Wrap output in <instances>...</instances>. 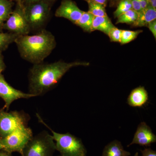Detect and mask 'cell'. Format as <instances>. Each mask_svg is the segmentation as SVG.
Listing matches in <instances>:
<instances>
[{
	"label": "cell",
	"mask_w": 156,
	"mask_h": 156,
	"mask_svg": "<svg viewBox=\"0 0 156 156\" xmlns=\"http://www.w3.org/2000/svg\"><path fill=\"white\" fill-rule=\"evenodd\" d=\"M89 62L59 61L51 63L34 64L29 73V93L38 96L48 92L72 68L89 66Z\"/></svg>",
	"instance_id": "obj_1"
},
{
	"label": "cell",
	"mask_w": 156,
	"mask_h": 156,
	"mask_svg": "<svg viewBox=\"0 0 156 156\" xmlns=\"http://www.w3.org/2000/svg\"><path fill=\"white\" fill-rule=\"evenodd\" d=\"M32 35L19 36L14 41L22 58L34 65L42 63L56 47L53 34L44 29Z\"/></svg>",
	"instance_id": "obj_2"
},
{
	"label": "cell",
	"mask_w": 156,
	"mask_h": 156,
	"mask_svg": "<svg viewBox=\"0 0 156 156\" xmlns=\"http://www.w3.org/2000/svg\"><path fill=\"white\" fill-rule=\"evenodd\" d=\"M39 121L49 128L52 133L55 142L56 150L62 156H86L87 151L82 140L69 133L60 134L56 133L50 128L42 120L40 115L37 114Z\"/></svg>",
	"instance_id": "obj_3"
},
{
	"label": "cell",
	"mask_w": 156,
	"mask_h": 156,
	"mask_svg": "<svg viewBox=\"0 0 156 156\" xmlns=\"http://www.w3.org/2000/svg\"><path fill=\"white\" fill-rule=\"evenodd\" d=\"M55 151L53 136L44 131L32 137L23 150L20 156H53Z\"/></svg>",
	"instance_id": "obj_4"
},
{
	"label": "cell",
	"mask_w": 156,
	"mask_h": 156,
	"mask_svg": "<svg viewBox=\"0 0 156 156\" xmlns=\"http://www.w3.org/2000/svg\"><path fill=\"white\" fill-rule=\"evenodd\" d=\"M51 6L44 0L23 6L26 18L31 30H40L50 18Z\"/></svg>",
	"instance_id": "obj_5"
},
{
	"label": "cell",
	"mask_w": 156,
	"mask_h": 156,
	"mask_svg": "<svg viewBox=\"0 0 156 156\" xmlns=\"http://www.w3.org/2000/svg\"><path fill=\"white\" fill-rule=\"evenodd\" d=\"M33 136L32 131L27 125L20 126L8 136L1 138L3 149L11 153L17 152L21 154Z\"/></svg>",
	"instance_id": "obj_6"
},
{
	"label": "cell",
	"mask_w": 156,
	"mask_h": 156,
	"mask_svg": "<svg viewBox=\"0 0 156 156\" xmlns=\"http://www.w3.org/2000/svg\"><path fill=\"white\" fill-rule=\"evenodd\" d=\"M30 117L23 111H5L0 109V137L4 138L12 133L17 127L27 125Z\"/></svg>",
	"instance_id": "obj_7"
},
{
	"label": "cell",
	"mask_w": 156,
	"mask_h": 156,
	"mask_svg": "<svg viewBox=\"0 0 156 156\" xmlns=\"http://www.w3.org/2000/svg\"><path fill=\"white\" fill-rule=\"evenodd\" d=\"M4 29L17 36L27 35L29 33L30 28L22 4L16 3L15 9L4 24Z\"/></svg>",
	"instance_id": "obj_8"
},
{
	"label": "cell",
	"mask_w": 156,
	"mask_h": 156,
	"mask_svg": "<svg viewBox=\"0 0 156 156\" xmlns=\"http://www.w3.org/2000/svg\"><path fill=\"white\" fill-rule=\"evenodd\" d=\"M36 97L33 94L26 93L19 90L14 89L9 85L5 80L3 75H0V97L5 102L3 109L9 110L10 105L13 101L20 98H28Z\"/></svg>",
	"instance_id": "obj_9"
},
{
	"label": "cell",
	"mask_w": 156,
	"mask_h": 156,
	"mask_svg": "<svg viewBox=\"0 0 156 156\" xmlns=\"http://www.w3.org/2000/svg\"><path fill=\"white\" fill-rule=\"evenodd\" d=\"M83 12L72 0H62L55 15L56 17L66 18L76 24Z\"/></svg>",
	"instance_id": "obj_10"
},
{
	"label": "cell",
	"mask_w": 156,
	"mask_h": 156,
	"mask_svg": "<svg viewBox=\"0 0 156 156\" xmlns=\"http://www.w3.org/2000/svg\"><path fill=\"white\" fill-rule=\"evenodd\" d=\"M156 142V135L153 133L150 127L144 122H142L138 125L133 140L128 147L134 144L148 147Z\"/></svg>",
	"instance_id": "obj_11"
},
{
	"label": "cell",
	"mask_w": 156,
	"mask_h": 156,
	"mask_svg": "<svg viewBox=\"0 0 156 156\" xmlns=\"http://www.w3.org/2000/svg\"><path fill=\"white\" fill-rule=\"evenodd\" d=\"M148 100V94L145 88L139 87L132 90L127 99V103L133 107H141Z\"/></svg>",
	"instance_id": "obj_12"
},
{
	"label": "cell",
	"mask_w": 156,
	"mask_h": 156,
	"mask_svg": "<svg viewBox=\"0 0 156 156\" xmlns=\"http://www.w3.org/2000/svg\"><path fill=\"white\" fill-rule=\"evenodd\" d=\"M156 20V9L148 5L138 13V17L133 24L135 27L147 26L149 23Z\"/></svg>",
	"instance_id": "obj_13"
},
{
	"label": "cell",
	"mask_w": 156,
	"mask_h": 156,
	"mask_svg": "<svg viewBox=\"0 0 156 156\" xmlns=\"http://www.w3.org/2000/svg\"><path fill=\"white\" fill-rule=\"evenodd\" d=\"M129 152L125 150L121 142L114 140L108 143L104 148L102 156H129Z\"/></svg>",
	"instance_id": "obj_14"
},
{
	"label": "cell",
	"mask_w": 156,
	"mask_h": 156,
	"mask_svg": "<svg viewBox=\"0 0 156 156\" xmlns=\"http://www.w3.org/2000/svg\"><path fill=\"white\" fill-rule=\"evenodd\" d=\"M108 16L94 17L92 21L91 32L99 30L108 35L110 31L115 27Z\"/></svg>",
	"instance_id": "obj_15"
},
{
	"label": "cell",
	"mask_w": 156,
	"mask_h": 156,
	"mask_svg": "<svg viewBox=\"0 0 156 156\" xmlns=\"http://www.w3.org/2000/svg\"><path fill=\"white\" fill-rule=\"evenodd\" d=\"M13 1L0 0V32H2L3 26L13 11Z\"/></svg>",
	"instance_id": "obj_16"
},
{
	"label": "cell",
	"mask_w": 156,
	"mask_h": 156,
	"mask_svg": "<svg viewBox=\"0 0 156 156\" xmlns=\"http://www.w3.org/2000/svg\"><path fill=\"white\" fill-rule=\"evenodd\" d=\"M89 6L88 12L92 14L94 17H103L108 16L105 7L101 4L95 2L91 0H85Z\"/></svg>",
	"instance_id": "obj_17"
},
{
	"label": "cell",
	"mask_w": 156,
	"mask_h": 156,
	"mask_svg": "<svg viewBox=\"0 0 156 156\" xmlns=\"http://www.w3.org/2000/svg\"><path fill=\"white\" fill-rule=\"evenodd\" d=\"M93 17L94 16L88 11H84L76 24L83 29L85 31L91 32Z\"/></svg>",
	"instance_id": "obj_18"
},
{
	"label": "cell",
	"mask_w": 156,
	"mask_h": 156,
	"mask_svg": "<svg viewBox=\"0 0 156 156\" xmlns=\"http://www.w3.org/2000/svg\"><path fill=\"white\" fill-rule=\"evenodd\" d=\"M18 36L11 33L0 32V53L5 50L9 45L14 42Z\"/></svg>",
	"instance_id": "obj_19"
},
{
	"label": "cell",
	"mask_w": 156,
	"mask_h": 156,
	"mask_svg": "<svg viewBox=\"0 0 156 156\" xmlns=\"http://www.w3.org/2000/svg\"><path fill=\"white\" fill-rule=\"evenodd\" d=\"M138 17V13L133 9H131L117 17L118 19L116 23H125L133 24L136 22Z\"/></svg>",
	"instance_id": "obj_20"
},
{
	"label": "cell",
	"mask_w": 156,
	"mask_h": 156,
	"mask_svg": "<svg viewBox=\"0 0 156 156\" xmlns=\"http://www.w3.org/2000/svg\"><path fill=\"white\" fill-rule=\"evenodd\" d=\"M142 30L132 31L122 30L120 43L122 44H125L134 41L138 35L142 32Z\"/></svg>",
	"instance_id": "obj_21"
},
{
	"label": "cell",
	"mask_w": 156,
	"mask_h": 156,
	"mask_svg": "<svg viewBox=\"0 0 156 156\" xmlns=\"http://www.w3.org/2000/svg\"><path fill=\"white\" fill-rule=\"evenodd\" d=\"M132 9L130 0H121L118 3L116 10L114 13L115 17H118L124 13Z\"/></svg>",
	"instance_id": "obj_22"
},
{
	"label": "cell",
	"mask_w": 156,
	"mask_h": 156,
	"mask_svg": "<svg viewBox=\"0 0 156 156\" xmlns=\"http://www.w3.org/2000/svg\"><path fill=\"white\" fill-rule=\"evenodd\" d=\"M122 30L117 28L115 27L112 29L108 36L112 42H120Z\"/></svg>",
	"instance_id": "obj_23"
},
{
	"label": "cell",
	"mask_w": 156,
	"mask_h": 156,
	"mask_svg": "<svg viewBox=\"0 0 156 156\" xmlns=\"http://www.w3.org/2000/svg\"><path fill=\"white\" fill-rule=\"evenodd\" d=\"M142 154V156H156V151L151 148H145L143 150H140Z\"/></svg>",
	"instance_id": "obj_24"
},
{
	"label": "cell",
	"mask_w": 156,
	"mask_h": 156,
	"mask_svg": "<svg viewBox=\"0 0 156 156\" xmlns=\"http://www.w3.org/2000/svg\"><path fill=\"white\" fill-rule=\"evenodd\" d=\"M130 1L132 5V9L136 11L137 13L140 12L142 10V9L138 0H130Z\"/></svg>",
	"instance_id": "obj_25"
},
{
	"label": "cell",
	"mask_w": 156,
	"mask_h": 156,
	"mask_svg": "<svg viewBox=\"0 0 156 156\" xmlns=\"http://www.w3.org/2000/svg\"><path fill=\"white\" fill-rule=\"evenodd\" d=\"M151 32L153 34L155 39L156 38V20L151 21L147 26Z\"/></svg>",
	"instance_id": "obj_26"
},
{
	"label": "cell",
	"mask_w": 156,
	"mask_h": 156,
	"mask_svg": "<svg viewBox=\"0 0 156 156\" xmlns=\"http://www.w3.org/2000/svg\"><path fill=\"white\" fill-rule=\"evenodd\" d=\"M6 68V65L4 61V56L2 53H0V75Z\"/></svg>",
	"instance_id": "obj_27"
},
{
	"label": "cell",
	"mask_w": 156,
	"mask_h": 156,
	"mask_svg": "<svg viewBox=\"0 0 156 156\" xmlns=\"http://www.w3.org/2000/svg\"><path fill=\"white\" fill-rule=\"evenodd\" d=\"M138 1L141 6L142 10L145 9L149 5L148 0H138Z\"/></svg>",
	"instance_id": "obj_28"
},
{
	"label": "cell",
	"mask_w": 156,
	"mask_h": 156,
	"mask_svg": "<svg viewBox=\"0 0 156 156\" xmlns=\"http://www.w3.org/2000/svg\"><path fill=\"white\" fill-rule=\"evenodd\" d=\"M20 2L23 6L28 5L30 3L34 2H37L40 0H20Z\"/></svg>",
	"instance_id": "obj_29"
},
{
	"label": "cell",
	"mask_w": 156,
	"mask_h": 156,
	"mask_svg": "<svg viewBox=\"0 0 156 156\" xmlns=\"http://www.w3.org/2000/svg\"><path fill=\"white\" fill-rule=\"evenodd\" d=\"M0 156H13L12 153L2 149L0 151Z\"/></svg>",
	"instance_id": "obj_30"
},
{
	"label": "cell",
	"mask_w": 156,
	"mask_h": 156,
	"mask_svg": "<svg viewBox=\"0 0 156 156\" xmlns=\"http://www.w3.org/2000/svg\"><path fill=\"white\" fill-rule=\"evenodd\" d=\"M91 1H93L95 2L101 4L105 7L106 6L108 0H91Z\"/></svg>",
	"instance_id": "obj_31"
},
{
	"label": "cell",
	"mask_w": 156,
	"mask_h": 156,
	"mask_svg": "<svg viewBox=\"0 0 156 156\" xmlns=\"http://www.w3.org/2000/svg\"><path fill=\"white\" fill-rule=\"evenodd\" d=\"M149 5L156 9V0H148Z\"/></svg>",
	"instance_id": "obj_32"
},
{
	"label": "cell",
	"mask_w": 156,
	"mask_h": 156,
	"mask_svg": "<svg viewBox=\"0 0 156 156\" xmlns=\"http://www.w3.org/2000/svg\"><path fill=\"white\" fill-rule=\"evenodd\" d=\"M56 0H50V6H52V5H53V3L55 2V1H56Z\"/></svg>",
	"instance_id": "obj_33"
},
{
	"label": "cell",
	"mask_w": 156,
	"mask_h": 156,
	"mask_svg": "<svg viewBox=\"0 0 156 156\" xmlns=\"http://www.w3.org/2000/svg\"><path fill=\"white\" fill-rule=\"evenodd\" d=\"M3 147L2 145V144H1V137H0V151L1 150L3 149Z\"/></svg>",
	"instance_id": "obj_34"
},
{
	"label": "cell",
	"mask_w": 156,
	"mask_h": 156,
	"mask_svg": "<svg viewBox=\"0 0 156 156\" xmlns=\"http://www.w3.org/2000/svg\"><path fill=\"white\" fill-rule=\"evenodd\" d=\"M11 1H14V2H16V3H20V0H11ZM20 4H21V3H20Z\"/></svg>",
	"instance_id": "obj_35"
},
{
	"label": "cell",
	"mask_w": 156,
	"mask_h": 156,
	"mask_svg": "<svg viewBox=\"0 0 156 156\" xmlns=\"http://www.w3.org/2000/svg\"><path fill=\"white\" fill-rule=\"evenodd\" d=\"M113 2H118L119 3V2H120L121 0H112Z\"/></svg>",
	"instance_id": "obj_36"
},
{
	"label": "cell",
	"mask_w": 156,
	"mask_h": 156,
	"mask_svg": "<svg viewBox=\"0 0 156 156\" xmlns=\"http://www.w3.org/2000/svg\"><path fill=\"white\" fill-rule=\"evenodd\" d=\"M44 1H45V2H47V3H48V4H49V5H50V0H44Z\"/></svg>",
	"instance_id": "obj_37"
},
{
	"label": "cell",
	"mask_w": 156,
	"mask_h": 156,
	"mask_svg": "<svg viewBox=\"0 0 156 156\" xmlns=\"http://www.w3.org/2000/svg\"><path fill=\"white\" fill-rule=\"evenodd\" d=\"M134 156H138V153L136 152V153L134 155Z\"/></svg>",
	"instance_id": "obj_38"
},
{
	"label": "cell",
	"mask_w": 156,
	"mask_h": 156,
	"mask_svg": "<svg viewBox=\"0 0 156 156\" xmlns=\"http://www.w3.org/2000/svg\"><path fill=\"white\" fill-rule=\"evenodd\" d=\"M58 156H62L61 155H58Z\"/></svg>",
	"instance_id": "obj_39"
}]
</instances>
